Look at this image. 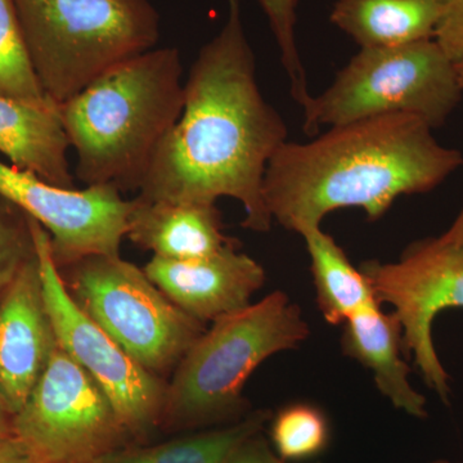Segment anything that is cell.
Returning <instances> with one entry per match:
<instances>
[{"label":"cell","mask_w":463,"mask_h":463,"mask_svg":"<svg viewBox=\"0 0 463 463\" xmlns=\"http://www.w3.org/2000/svg\"><path fill=\"white\" fill-rule=\"evenodd\" d=\"M288 130L265 100L240 0L228 3L221 32L201 48L184 83L182 114L158 147L137 199L216 203L239 200L242 227L268 232L263 183Z\"/></svg>","instance_id":"cell-1"},{"label":"cell","mask_w":463,"mask_h":463,"mask_svg":"<svg viewBox=\"0 0 463 463\" xmlns=\"http://www.w3.org/2000/svg\"><path fill=\"white\" fill-rule=\"evenodd\" d=\"M432 130L417 116L392 114L283 143L265 172V206L273 221L300 234L347 207L377 221L398 197L430 192L463 165L461 152L440 145Z\"/></svg>","instance_id":"cell-2"},{"label":"cell","mask_w":463,"mask_h":463,"mask_svg":"<svg viewBox=\"0 0 463 463\" xmlns=\"http://www.w3.org/2000/svg\"><path fill=\"white\" fill-rule=\"evenodd\" d=\"M182 75L176 48H154L112 67L60 106L75 176L85 187L139 190L182 114Z\"/></svg>","instance_id":"cell-3"},{"label":"cell","mask_w":463,"mask_h":463,"mask_svg":"<svg viewBox=\"0 0 463 463\" xmlns=\"http://www.w3.org/2000/svg\"><path fill=\"white\" fill-rule=\"evenodd\" d=\"M43 91L58 106L112 67L154 50L149 0H14Z\"/></svg>","instance_id":"cell-4"},{"label":"cell","mask_w":463,"mask_h":463,"mask_svg":"<svg viewBox=\"0 0 463 463\" xmlns=\"http://www.w3.org/2000/svg\"><path fill=\"white\" fill-rule=\"evenodd\" d=\"M309 332L300 307L282 291L213 322L176 365L164 419L197 426L239 416L252 373L269 356L297 349Z\"/></svg>","instance_id":"cell-5"},{"label":"cell","mask_w":463,"mask_h":463,"mask_svg":"<svg viewBox=\"0 0 463 463\" xmlns=\"http://www.w3.org/2000/svg\"><path fill=\"white\" fill-rule=\"evenodd\" d=\"M456 63L435 39L401 47L361 50L334 83L304 106V132L315 136L374 116L407 114L443 127L462 99Z\"/></svg>","instance_id":"cell-6"},{"label":"cell","mask_w":463,"mask_h":463,"mask_svg":"<svg viewBox=\"0 0 463 463\" xmlns=\"http://www.w3.org/2000/svg\"><path fill=\"white\" fill-rule=\"evenodd\" d=\"M58 269L85 315L157 376L176 367L206 331L120 255H90Z\"/></svg>","instance_id":"cell-7"},{"label":"cell","mask_w":463,"mask_h":463,"mask_svg":"<svg viewBox=\"0 0 463 463\" xmlns=\"http://www.w3.org/2000/svg\"><path fill=\"white\" fill-rule=\"evenodd\" d=\"M361 272L379 304L394 307L403 353L413 356L426 385L449 401V376L439 359L432 325L439 313L463 307V207L443 234L408 246L394 263L367 260Z\"/></svg>","instance_id":"cell-8"},{"label":"cell","mask_w":463,"mask_h":463,"mask_svg":"<svg viewBox=\"0 0 463 463\" xmlns=\"http://www.w3.org/2000/svg\"><path fill=\"white\" fill-rule=\"evenodd\" d=\"M12 429L43 463H103L129 434L96 381L58 344Z\"/></svg>","instance_id":"cell-9"},{"label":"cell","mask_w":463,"mask_h":463,"mask_svg":"<svg viewBox=\"0 0 463 463\" xmlns=\"http://www.w3.org/2000/svg\"><path fill=\"white\" fill-rule=\"evenodd\" d=\"M32 221L43 294L58 345L96 381L129 434L164 421L167 383L149 373L90 318L70 295L61 276L47 231Z\"/></svg>","instance_id":"cell-10"},{"label":"cell","mask_w":463,"mask_h":463,"mask_svg":"<svg viewBox=\"0 0 463 463\" xmlns=\"http://www.w3.org/2000/svg\"><path fill=\"white\" fill-rule=\"evenodd\" d=\"M0 194L47 231L58 268L90 255H120L133 200L118 188L60 187L0 161Z\"/></svg>","instance_id":"cell-11"},{"label":"cell","mask_w":463,"mask_h":463,"mask_svg":"<svg viewBox=\"0 0 463 463\" xmlns=\"http://www.w3.org/2000/svg\"><path fill=\"white\" fill-rule=\"evenodd\" d=\"M57 344L35 255L0 297V404L9 416L26 403Z\"/></svg>","instance_id":"cell-12"},{"label":"cell","mask_w":463,"mask_h":463,"mask_svg":"<svg viewBox=\"0 0 463 463\" xmlns=\"http://www.w3.org/2000/svg\"><path fill=\"white\" fill-rule=\"evenodd\" d=\"M143 269L176 307L203 323L245 309L265 282L264 268L240 252L236 241L190 260L154 257Z\"/></svg>","instance_id":"cell-13"},{"label":"cell","mask_w":463,"mask_h":463,"mask_svg":"<svg viewBox=\"0 0 463 463\" xmlns=\"http://www.w3.org/2000/svg\"><path fill=\"white\" fill-rule=\"evenodd\" d=\"M128 239L155 258L190 260L207 257L234 240L223 233L216 203L133 200Z\"/></svg>","instance_id":"cell-14"},{"label":"cell","mask_w":463,"mask_h":463,"mask_svg":"<svg viewBox=\"0 0 463 463\" xmlns=\"http://www.w3.org/2000/svg\"><path fill=\"white\" fill-rule=\"evenodd\" d=\"M69 148L57 103H30L0 94V154L12 166L52 184L75 188Z\"/></svg>","instance_id":"cell-15"},{"label":"cell","mask_w":463,"mask_h":463,"mask_svg":"<svg viewBox=\"0 0 463 463\" xmlns=\"http://www.w3.org/2000/svg\"><path fill=\"white\" fill-rule=\"evenodd\" d=\"M341 349L373 371L381 394L397 410L416 419L428 417L426 398L408 381L411 368L402 358L403 330L395 313H383L380 304L358 310L344 323Z\"/></svg>","instance_id":"cell-16"},{"label":"cell","mask_w":463,"mask_h":463,"mask_svg":"<svg viewBox=\"0 0 463 463\" xmlns=\"http://www.w3.org/2000/svg\"><path fill=\"white\" fill-rule=\"evenodd\" d=\"M330 21L361 50L401 47L435 38L432 0H336Z\"/></svg>","instance_id":"cell-17"},{"label":"cell","mask_w":463,"mask_h":463,"mask_svg":"<svg viewBox=\"0 0 463 463\" xmlns=\"http://www.w3.org/2000/svg\"><path fill=\"white\" fill-rule=\"evenodd\" d=\"M310 257L317 306L330 325H344L365 307L379 304L370 282L350 263L344 250L319 228L301 233Z\"/></svg>","instance_id":"cell-18"},{"label":"cell","mask_w":463,"mask_h":463,"mask_svg":"<svg viewBox=\"0 0 463 463\" xmlns=\"http://www.w3.org/2000/svg\"><path fill=\"white\" fill-rule=\"evenodd\" d=\"M270 419L269 411H259L228 428L111 456L103 463H224L242 441L260 432Z\"/></svg>","instance_id":"cell-19"},{"label":"cell","mask_w":463,"mask_h":463,"mask_svg":"<svg viewBox=\"0 0 463 463\" xmlns=\"http://www.w3.org/2000/svg\"><path fill=\"white\" fill-rule=\"evenodd\" d=\"M270 440L274 452L285 461H307L321 456L330 446V421L315 404H288L272 417Z\"/></svg>","instance_id":"cell-20"},{"label":"cell","mask_w":463,"mask_h":463,"mask_svg":"<svg viewBox=\"0 0 463 463\" xmlns=\"http://www.w3.org/2000/svg\"><path fill=\"white\" fill-rule=\"evenodd\" d=\"M0 94L30 103L52 100L33 71L14 0H0Z\"/></svg>","instance_id":"cell-21"},{"label":"cell","mask_w":463,"mask_h":463,"mask_svg":"<svg viewBox=\"0 0 463 463\" xmlns=\"http://www.w3.org/2000/svg\"><path fill=\"white\" fill-rule=\"evenodd\" d=\"M269 21L274 38L281 53V62L289 81V93L304 108L312 94L307 90L306 69L297 44V8L298 0H258Z\"/></svg>","instance_id":"cell-22"},{"label":"cell","mask_w":463,"mask_h":463,"mask_svg":"<svg viewBox=\"0 0 463 463\" xmlns=\"http://www.w3.org/2000/svg\"><path fill=\"white\" fill-rule=\"evenodd\" d=\"M35 255L30 216L0 194V297Z\"/></svg>","instance_id":"cell-23"},{"label":"cell","mask_w":463,"mask_h":463,"mask_svg":"<svg viewBox=\"0 0 463 463\" xmlns=\"http://www.w3.org/2000/svg\"><path fill=\"white\" fill-rule=\"evenodd\" d=\"M438 21L435 41L447 56L458 62L463 58V0H432Z\"/></svg>","instance_id":"cell-24"},{"label":"cell","mask_w":463,"mask_h":463,"mask_svg":"<svg viewBox=\"0 0 463 463\" xmlns=\"http://www.w3.org/2000/svg\"><path fill=\"white\" fill-rule=\"evenodd\" d=\"M224 463H289L269 447L260 432L240 444Z\"/></svg>","instance_id":"cell-25"},{"label":"cell","mask_w":463,"mask_h":463,"mask_svg":"<svg viewBox=\"0 0 463 463\" xmlns=\"http://www.w3.org/2000/svg\"><path fill=\"white\" fill-rule=\"evenodd\" d=\"M0 463H43L23 439L11 434L0 438Z\"/></svg>","instance_id":"cell-26"},{"label":"cell","mask_w":463,"mask_h":463,"mask_svg":"<svg viewBox=\"0 0 463 463\" xmlns=\"http://www.w3.org/2000/svg\"><path fill=\"white\" fill-rule=\"evenodd\" d=\"M14 434L12 429V417L9 416L7 411L0 404V438L7 437V435Z\"/></svg>","instance_id":"cell-27"},{"label":"cell","mask_w":463,"mask_h":463,"mask_svg":"<svg viewBox=\"0 0 463 463\" xmlns=\"http://www.w3.org/2000/svg\"><path fill=\"white\" fill-rule=\"evenodd\" d=\"M457 74H458L459 84H461L463 90V58L456 62Z\"/></svg>","instance_id":"cell-28"},{"label":"cell","mask_w":463,"mask_h":463,"mask_svg":"<svg viewBox=\"0 0 463 463\" xmlns=\"http://www.w3.org/2000/svg\"><path fill=\"white\" fill-rule=\"evenodd\" d=\"M432 463H452V462L444 461V459H440V461H435V462H432Z\"/></svg>","instance_id":"cell-29"}]
</instances>
